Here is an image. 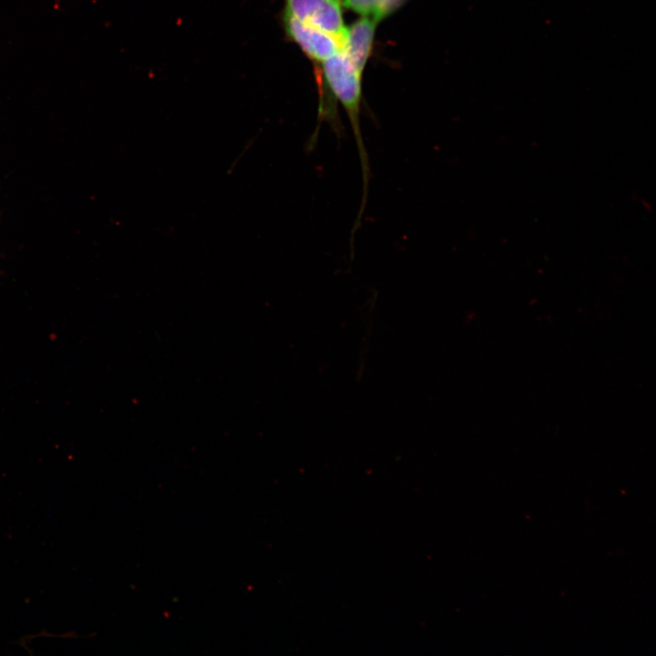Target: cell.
<instances>
[{
    "instance_id": "cell-1",
    "label": "cell",
    "mask_w": 656,
    "mask_h": 656,
    "mask_svg": "<svg viewBox=\"0 0 656 656\" xmlns=\"http://www.w3.org/2000/svg\"><path fill=\"white\" fill-rule=\"evenodd\" d=\"M319 108L318 125L309 139L307 147L313 149L318 138V130L323 121H327L338 138L342 136V125L336 109L340 103L350 121L352 131L357 147L363 177V195L358 214L353 227L359 229L365 210L371 169L365 144L362 135L360 115L363 99L362 78L359 73L339 51L319 66Z\"/></svg>"
},
{
    "instance_id": "cell-2",
    "label": "cell",
    "mask_w": 656,
    "mask_h": 656,
    "mask_svg": "<svg viewBox=\"0 0 656 656\" xmlns=\"http://www.w3.org/2000/svg\"><path fill=\"white\" fill-rule=\"evenodd\" d=\"M279 21L285 38L295 44L315 66L342 50V42L333 36L302 23L282 11L279 14Z\"/></svg>"
},
{
    "instance_id": "cell-3",
    "label": "cell",
    "mask_w": 656,
    "mask_h": 656,
    "mask_svg": "<svg viewBox=\"0 0 656 656\" xmlns=\"http://www.w3.org/2000/svg\"><path fill=\"white\" fill-rule=\"evenodd\" d=\"M282 12L343 41L346 26L339 0H283Z\"/></svg>"
},
{
    "instance_id": "cell-4",
    "label": "cell",
    "mask_w": 656,
    "mask_h": 656,
    "mask_svg": "<svg viewBox=\"0 0 656 656\" xmlns=\"http://www.w3.org/2000/svg\"><path fill=\"white\" fill-rule=\"evenodd\" d=\"M379 22L370 16L360 15L346 26L342 52L362 75L371 57L375 31Z\"/></svg>"
},
{
    "instance_id": "cell-5",
    "label": "cell",
    "mask_w": 656,
    "mask_h": 656,
    "mask_svg": "<svg viewBox=\"0 0 656 656\" xmlns=\"http://www.w3.org/2000/svg\"><path fill=\"white\" fill-rule=\"evenodd\" d=\"M407 0H342L346 8L354 13L370 16L379 23L395 13Z\"/></svg>"
},
{
    "instance_id": "cell-6",
    "label": "cell",
    "mask_w": 656,
    "mask_h": 656,
    "mask_svg": "<svg viewBox=\"0 0 656 656\" xmlns=\"http://www.w3.org/2000/svg\"><path fill=\"white\" fill-rule=\"evenodd\" d=\"M339 1L341 2L342 0H339ZM341 4H342V3H341Z\"/></svg>"
}]
</instances>
